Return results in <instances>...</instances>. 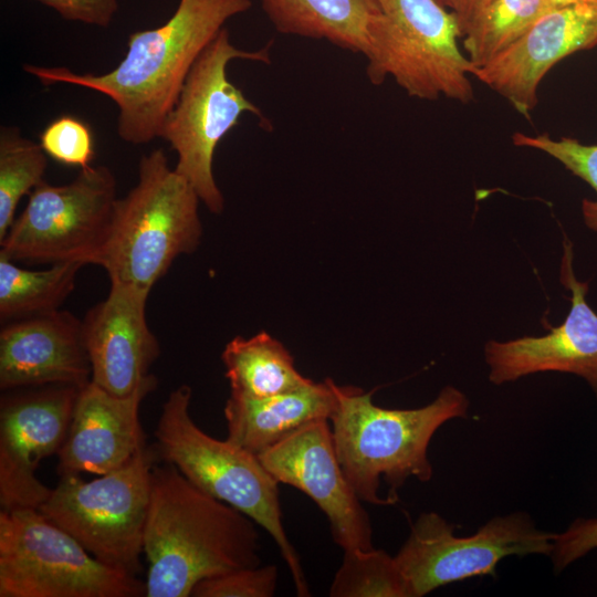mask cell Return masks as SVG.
Masks as SVG:
<instances>
[{
    "label": "cell",
    "mask_w": 597,
    "mask_h": 597,
    "mask_svg": "<svg viewBox=\"0 0 597 597\" xmlns=\"http://www.w3.org/2000/svg\"><path fill=\"white\" fill-rule=\"evenodd\" d=\"M148 295L135 284L111 280L107 296L82 320L91 381L115 396H129L155 377L149 370L160 346L146 318Z\"/></svg>",
    "instance_id": "15"
},
{
    "label": "cell",
    "mask_w": 597,
    "mask_h": 597,
    "mask_svg": "<svg viewBox=\"0 0 597 597\" xmlns=\"http://www.w3.org/2000/svg\"><path fill=\"white\" fill-rule=\"evenodd\" d=\"M597 46V3H576L545 12L514 43L472 76L504 97L526 118L538 103L549 70L573 53Z\"/></svg>",
    "instance_id": "14"
},
{
    "label": "cell",
    "mask_w": 597,
    "mask_h": 597,
    "mask_svg": "<svg viewBox=\"0 0 597 597\" xmlns=\"http://www.w3.org/2000/svg\"><path fill=\"white\" fill-rule=\"evenodd\" d=\"M551 9L561 8L565 6L576 4V3H597V0H545Z\"/></svg>",
    "instance_id": "32"
},
{
    "label": "cell",
    "mask_w": 597,
    "mask_h": 597,
    "mask_svg": "<svg viewBox=\"0 0 597 597\" xmlns=\"http://www.w3.org/2000/svg\"><path fill=\"white\" fill-rule=\"evenodd\" d=\"M70 21L107 28L118 9L117 0H36Z\"/></svg>",
    "instance_id": "30"
},
{
    "label": "cell",
    "mask_w": 597,
    "mask_h": 597,
    "mask_svg": "<svg viewBox=\"0 0 597 597\" xmlns=\"http://www.w3.org/2000/svg\"><path fill=\"white\" fill-rule=\"evenodd\" d=\"M331 597H413L395 556L380 548L344 551Z\"/></svg>",
    "instance_id": "25"
},
{
    "label": "cell",
    "mask_w": 597,
    "mask_h": 597,
    "mask_svg": "<svg viewBox=\"0 0 597 597\" xmlns=\"http://www.w3.org/2000/svg\"><path fill=\"white\" fill-rule=\"evenodd\" d=\"M137 576L109 567L38 509L0 512V597H139Z\"/></svg>",
    "instance_id": "9"
},
{
    "label": "cell",
    "mask_w": 597,
    "mask_h": 597,
    "mask_svg": "<svg viewBox=\"0 0 597 597\" xmlns=\"http://www.w3.org/2000/svg\"><path fill=\"white\" fill-rule=\"evenodd\" d=\"M91 375L82 320L71 312L57 310L2 324L1 390L50 385L82 388Z\"/></svg>",
    "instance_id": "17"
},
{
    "label": "cell",
    "mask_w": 597,
    "mask_h": 597,
    "mask_svg": "<svg viewBox=\"0 0 597 597\" xmlns=\"http://www.w3.org/2000/svg\"><path fill=\"white\" fill-rule=\"evenodd\" d=\"M221 359L231 392L244 397H271L312 381L296 369L284 345L264 331L249 338H232Z\"/></svg>",
    "instance_id": "21"
},
{
    "label": "cell",
    "mask_w": 597,
    "mask_h": 597,
    "mask_svg": "<svg viewBox=\"0 0 597 597\" xmlns=\"http://www.w3.org/2000/svg\"><path fill=\"white\" fill-rule=\"evenodd\" d=\"M597 548V519L575 520L566 531L556 533L551 558L555 573Z\"/></svg>",
    "instance_id": "29"
},
{
    "label": "cell",
    "mask_w": 597,
    "mask_h": 597,
    "mask_svg": "<svg viewBox=\"0 0 597 597\" xmlns=\"http://www.w3.org/2000/svg\"><path fill=\"white\" fill-rule=\"evenodd\" d=\"M39 138L48 157L66 166L85 168L95 155L92 130L77 117L64 115L55 118Z\"/></svg>",
    "instance_id": "27"
},
{
    "label": "cell",
    "mask_w": 597,
    "mask_h": 597,
    "mask_svg": "<svg viewBox=\"0 0 597 597\" xmlns=\"http://www.w3.org/2000/svg\"><path fill=\"white\" fill-rule=\"evenodd\" d=\"M556 533L535 526L527 513L495 516L471 536H455L454 526L436 512L421 513L395 559L413 597L467 578L495 575L507 556H551Z\"/></svg>",
    "instance_id": "11"
},
{
    "label": "cell",
    "mask_w": 597,
    "mask_h": 597,
    "mask_svg": "<svg viewBox=\"0 0 597 597\" xmlns=\"http://www.w3.org/2000/svg\"><path fill=\"white\" fill-rule=\"evenodd\" d=\"M233 60L270 64V44L258 50L240 49L223 28L192 65L159 133L177 154L176 172L217 214L224 208L212 170L217 146L245 113L258 116L262 126L268 123L262 111L229 80L227 67Z\"/></svg>",
    "instance_id": "7"
},
{
    "label": "cell",
    "mask_w": 597,
    "mask_h": 597,
    "mask_svg": "<svg viewBox=\"0 0 597 597\" xmlns=\"http://www.w3.org/2000/svg\"><path fill=\"white\" fill-rule=\"evenodd\" d=\"M155 455L145 444L125 465L92 481L62 474L38 510L95 558L137 576Z\"/></svg>",
    "instance_id": "8"
},
{
    "label": "cell",
    "mask_w": 597,
    "mask_h": 597,
    "mask_svg": "<svg viewBox=\"0 0 597 597\" xmlns=\"http://www.w3.org/2000/svg\"><path fill=\"white\" fill-rule=\"evenodd\" d=\"M33 387L4 395L0 404L1 510L38 509L51 490L35 474L41 461L61 449L81 388Z\"/></svg>",
    "instance_id": "12"
},
{
    "label": "cell",
    "mask_w": 597,
    "mask_h": 597,
    "mask_svg": "<svg viewBox=\"0 0 597 597\" xmlns=\"http://www.w3.org/2000/svg\"><path fill=\"white\" fill-rule=\"evenodd\" d=\"M48 155L41 145L24 137L15 126L0 129V240L14 221L23 196L44 179Z\"/></svg>",
    "instance_id": "24"
},
{
    "label": "cell",
    "mask_w": 597,
    "mask_h": 597,
    "mask_svg": "<svg viewBox=\"0 0 597 597\" xmlns=\"http://www.w3.org/2000/svg\"><path fill=\"white\" fill-rule=\"evenodd\" d=\"M335 385L331 378L312 380L265 398L231 392L224 406L227 440L258 455L310 422L329 420L337 406Z\"/></svg>",
    "instance_id": "19"
},
{
    "label": "cell",
    "mask_w": 597,
    "mask_h": 597,
    "mask_svg": "<svg viewBox=\"0 0 597 597\" xmlns=\"http://www.w3.org/2000/svg\"><path fill=\"white\" fill-rule=\"evenodd\" d=\"M83 266L80 262H65L33 271L20 268L0 253L1 324L60 310L73 292Z\"/></svg>",
    "instance_id": "22"
},
{
    "label": "cell",
    "mask_w": 597,
    "mask_h": 597,
    "mask_svg": "<svg viewBox=\"0 0 597 597\" xmlns=\"http://www.w3.org/2000/svg\"><path fill=\"white\" fill-rule=\"evenodd\" d=\"M251 0H180L160 27L135 31L123 60L104 74L75 73L65 66L24 64L43 85L71 84L101 93L118 109L117 134L133 145L159 138L192 65L234 15Z\"/></svg>",
    "instance_id": "1"
},
{
    "label": "cell",
    "mask_w": 597,
    "mask_h": 597,
    "mask_svg": "<svg viewBox=\"0 0 597 597\" xmlns=\"http://www.w3.org/2000/svg\"><path fill=\"white\" fill-rule=\"evenodd\" d=\"M282 34L325 40L365 54L370 28L379 13L376 0H260Z\"/></svg>",
    "instance_id": "20"
},
{
    "label": "cell",
    "mask_w": 597,
    "mask_h": 597,
    "mask_svg": "<svg viewBox=\"0 0 597 597\" xmlns=\"http://www.w3.org/2000/svg\"><path fill=\"white\" fill-rule=\"evenodd\" d=\"M512 142L517 147L541 150L558 160L597 195V145H586L570 137L554 139L548 134L528 135L521 132L512 135ZM582 213L585 224L597 231V199H583Z\"/></svg>",
    "instance_id": "26"
},
{
    "label": "cell",
    "mask_w": 597,
    "mask_h": 597,
    "mask_svg": "<svg viewBox=\"0 0 597 597\" xmlns=\"http://www.w3.org/2000/svg\"><path fill=\"white\" fill-rule=\"evenodd\" d=\"M337 406L329 421L341 467L363 502L388 505L379 494L380 480L389 485L391 504L410 476L421 482L432 478L428 446L448 420L463 418L468 397L447 386L420 408L388 409L373 402L375 390L335 385Z\"/></svg>",
    "instance_id": "3"
},
{
    "label": "cell",
    "mask_w": 597,
    "mask_h": 597,
    "mask_svg": "<svg viewBox=\"0 0 597 597\" xmlns=\"http://www.w3.org/2000/svg\"><path fill=\"white\" fill-rule=\"evenodd\" d=\"M191 394L189 386L181 385L168 395L154 432L155 453L198 489L262 526L277 545L297 596L308 597L300 556L283 526L280 483L255 454L227 439H214L196 425L190 415Z\"/></svg>",
    "instance_id": "5"
},
{
    "label": "cell",
    "mask_w": 597,
    "mask_h": 597,
    "mask_svg": "<svg viewBox=\"0 0 597 597\" xmlns=\"http://www.w3.org/2000/svg\"><path fill=\"white\" fill-rule=\"evenodd\" d=\"M116 200V179L106 166L81 168L65 185L43 180L0 240V253L14 262L96 264Z\"/></svg>",
    "instance_id": "10"
},
{
    "label": "cell",
    "mask_w": 597,
    "mask_h": 597,
    "mask_svg": "<svg viewBox=\"0 0 597 597\" xmlns=\"http://www.w3.org/2000/svg\"><path fill=\"white\" fill-rule=\"evenodd\" d=\"M277 584L275 565L235 569L200 580L193 597H272Z\"/></svg>",
    "instance_id": "28"
},
{
    "label": "cell",
    "mask_w": 597,
    "mask_h": 597,
    "mask_svg": "<svg viewBox=\"0 0 597 597\" xmlns=\"http://www.w3.org/2000/svg\"><path fill=\"white\" fill-rule=\"evenodd\" d=\"M442 6L449 8L451 10L453 0H438Z\"/></svg>",
    "instance_id": "33"
},
{
    "label": "cell",
    "mask_w": 597,
    "mask_h": 597,
    "mask_svg": "<svg viewBox=\"0 0 597 597\" xmlns=\"http://www.w3.org/2000/svg\"><path fill=\"white\" fill-rule=\"evenodd\" d=\"M492 0H453L451 10L457 17L461 34L470 22L482 11Z\"/></svg>",
    "instance_id": "31"
},
{
    "label": "cell",
    "mask_w": 597,
    "mask_h": 597,
    "mask_svg": "<svg viewBox=\"0 0 597 597\" xmlns=\"http://www.w3.org/2000/svg\"><path fill=\"white\" fill-rule=\"evenodd\" d=\"M156 386L154 377L125 397L109 394L93 381L82 387L66 437L56 453L59 474L102 475L125 465L146 444L139 408Z\"/></svg>",
    "instance_id": "18"
},
{
    "label": "cell",
    "mask_w": 597,
    "mask_h": 597,
    "mask_svg": "<svg viewBox=\"0 0 597 597\" xmlns=\"http://www.w3.org/2000/svg\"><path fill=\"white\" fill-rule=\"evenodd\" d=\"M328 421L310 422L256 457L279 483L315 502L343 551L371 549L370 517L341 467Z\"/></svg>",
    "instance_id": "13"
},
{
    "label": "cell",
    "mask_w": 597,
    "mask_h": 597,
    "mask_svg": "<svg viewBox=\"0 0 597 597\" xmlns=\"http://www.w3.org/2000/svg\"><path fill=\"white\" fill-rule=\"evenodd\" d=\"M548 10L545 0H492L464 30V54L474 67L485 64Z\"/></svg>",
    "instance_id": "23"
},
{
    "label": "cell",
    "mask_w": 597,
    "mask_h": 597,
    "mask_svg": "<svg viewBox=\"0 0 597 597\" xmlns=\"http://www.w3.org/2000/svg\"><path fill=\"white\" fill-rule=\"evenodd\" d=\"M200 202L190 184L169 166L163 149L144 155L136 185L116 200L96 265L109 281L150 292L178 256L198 248Z\"/></svg>",
    "instance_id": "4"
},
{
    "label": "cell",
    "mask_w": 597,
    "mask_h": 597,
    "mask_svg": "<svg viewBox=\"0 0 597 597\" xmlns=\"http://www.w3.org/2000/svg\"><path fill=\"white\" fill-rule=\"evenodd\" d=\"M572 263L573 245L565 239L561 282L572 292L566 320L543 336L486 343L491 383L501 385L542 371L570 373L583 377L597 396V314L586 302L588 283L576 279Z\"/></svg>",
    "instance_id": "16"
},
{
    "label": "cell",
    "mask_w": 597,
    "mask_h": 597,
    "mask_svg": "<svg viewBox=\"0 0 597 597\" xmlns=\"http://www.w3.org/2000/svg\"><path fill=\"white\" fill-rule=\"evenodd\" d=\"M255 524L198 489L175 465H154L143 544L145 596H191L202 579L261 565Z\"/></svg>",
    "instance_id": "2"
},
{
    "label": "cell",
    "mask_w": 597,
    "mask_h": 597,
    "mask_svg": "<svg viewBox=\"0 0 597 597\" xmlns=\"http://www.w3.org/2000/svg\"><path fill=\"white\" fill-rule=\"evenodd\" d=\"M379 13L364 56L373 85L392 78L409 96L463 104L474 97V66L459 45L455 14L438 0H376Z\"/></svg>",
    "instance_id": "6"
}]
</instances>
